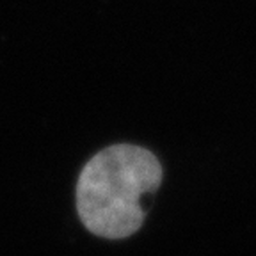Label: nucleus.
I'll list each match as a JSON object with an SVG mask.
<instances>
[{"mask_svg":"<svg viewBox=\"0 0 256 256\" xmlns=\"http://www.w3.org/2000/svg\"><path fill=\"white\" fill-rule=\"evenodd\" d=\"M162 166L136 144H114L96 153L76 182V212L88 232L108 240L132 236L146 219L144 200L158 190Z\"/></svg>","mask_w":256,"mask_h":256,"instance_id":"f257e3e1","label":"nucleus"}]
</instances>
